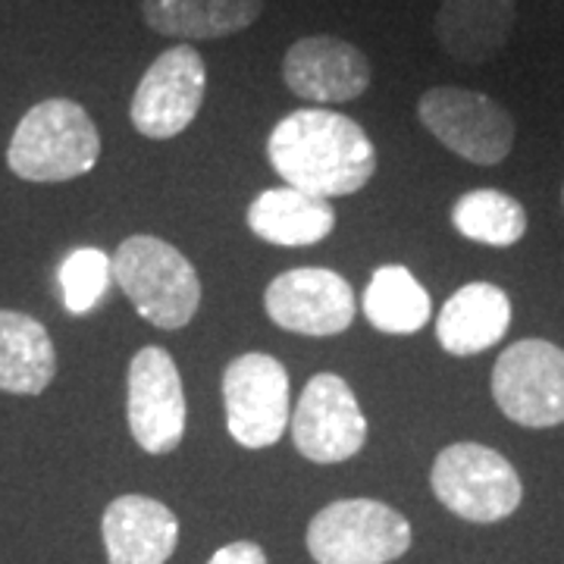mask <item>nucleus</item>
Returning <instances> with one entry per match:
<instances>
[{
    "mask_svg": "<svg viewBox=\"0 0 564 564\" xmlns=\"http://www.w3.org/2000/svg\"><path fill=\"white\" fill-rule=\"evenodd\" d=\"M207 564H267V555L258 543H248V540H239V543L223 545L214 552V558Z\"/></svg>",
    "mask_w": 564,
    "mask_h": 564,
    "instance_id": "5701e85b",
    "label": "nucleus"
},
{
    "mask_svg": "<svg viewBox=\"0 0 564 564\" xmlns=\"http://www.w3.org/2000/svg\"><path fill=\"white\" fill-rule=\"evenodd\" d=\"M289 423L295 448L314 464L348 462L367 443V417L339 373H314Z\"/></svg>",
    "mask_w": 564,
    "mask_h": 564,
    "instance_id": "9b49d317",
    "label": "nucleus"
},
{
    "mask_svg": "<svg viewBox=\"0 0 564 564\" xmlns=\"http://www.w3.org/2000/svg\"><path fill=\"white\" fill-rule=\"evenodd\" d=\"M129 399L126 417L132 440L148 455L176 452L185 436L188 404L180 367L161 345H144L129 361Z\"/></svg>",
    "mask_w": 564,
    "mask_h": 564,
    "instance_id": "1a4fd4ad",
    "label": "nucleus"
},
{
    "mask_svg": "<svg viewBox=\"0 0 564 564\" xmlns=\"http://www.w3.org/2000/svg\"><path fill=\"white\" fill-rule=\"evenodd\" d=\"M492 399L508 421L545 430L564 423V348L521 339L492 367Z\"/></svg>",
    "mask_w": 564,
    "mask_h": 564,
    "instance_id": "6e6552de",
    "label": "nucleus"
},
{
    "mask_svg": "<svg viewBox=\"0 0 564 564\" xmlns=\"http://www.w3.org/2000/svg\"><path fill=\"white\" fill-rule=\"evenodd\" d=\"M562 202H564V188H562Z\"/></svg>",
    "mask_w": 564,
    "mask_h": 564,
    "instance_id": "b1692460",
    "label": "nucleus"
},
{
    "mask_svg": "<svg viewBox=\"0 0 564 564\" xmlns=\"http://www.w3.org/2000/svg\"><path fill=\"white\" fill-rule=\"evenodd\" d=\"M57 373V351L44 323L0 311V392L41 395Z\"/></svg>",
    "mask_w": 564,
    "mask_h": 564,
    "instance_id": "6ab92c4d",
    "label": "nucleus"
},
{
    "mask_svg": "<svg viewBox=\"0 0 564 564\" xmlns=\"http://www.w3.org/2000/svg\"><path fill=\"white\" fill-rule=\"evenodd\" d=\"M207 95V66L192 44H176L163 51L158 61L148 66L139 88L132 95L129 117L135 132L144 139L166 141L185 132Z\"/></svg>",
    "mask_w": 564,
    "mask_h": 564,
    "instance_id": "9d476101",
    "label": "nucleus"
},
{
    "mask_svg": "<svg viewBox=\"0 0 564 564\" xmlns=\"http://www.w3.org/2000/svg\"><path fill=\"white\" fill-rule=\"evenodd\" d=\"M101 161V132L88 110L69 98L35 104L17 126L7 166L25 182H69Z\"/></svg>",
    "mask_w": 564,
    "mask_h": 564,
    "instance_id": "f03ea898",
    "label": "nucleus"
},
{
    "mask_svg": "<svg viewBox=\"0 0 564 564\" xmlns=\"http://www.w3.org/2000/svg\"><path fill=\"white\" fill-rule=\"evenodd\" d=\"M248 229L276 248H311L329 239L336 229V210L326 198L280 185L261 192L248 207Z\"/></svg>",
    "mask_w": 564,
    "mask_h": 564,
    "instance_id": "f3484780",
    "label": "nucleus"
},
{
    "mask_svg": "<svg viewBox=\"0 0 564 564\" xmlns=\"http://www.w3.org/2000/svg\"><path fill=\"white\" fill-rule=\"evenodd\" d=\"M361 304L364 317L370 321V326L380 333H389V336L421 333L433 317L430 292L402 263L377 267L367 289H364Z\"/></svg>",
    "mask_w": 564,
    "mask_h": 564,
    "instance_id": "aec40b11",
    "label": "nucleus"
},
{
    "mask_svg": "<svg viewBox=\"0 0 564 564\" xmlns=\"http://www.w3.org/2000/svg\"><path fill=\"white\" fill-rule=\"evenodd\" d=\"M267 161L285 185L329 202L355 195L373 180L377 148L351 117L326 107H302L273 126Z\"/></svg>",
    "mask_w": 564,
    "mask_h": 564,
    "instance_id": "f257e3e1",
    "label": "nucleus"
},
{
    "mask_svg": "<svg viewBox=\"0 0 564 564\" xmlns=\"http://www.w3.org/2000/svg\"><path fill=\"white\" fill-rule=\"evenodd\" d=\"M514 20V0H443L436 13V39L452 61L480 66L502 54Z\"/></svg>",
    "mask_w": 564,
    "mask_h": 564,
    "instance_id": "dca6fc26",
    "label": "nucleus"
},
{
    "mask_svg": "<svg viewBox=\"0 0 564 564\" xmlns=\"http://www.w3.org/2000/svg\"><path fill=\"white\" fill-rule=\"evenodd\" d=\"M110 280H113V258L107 251L91 248V245L69 251L66 261L61 263V289L66 311L76 317L95 311L107 295Z\"/></svg>",
    "mask_w": 564,
    "mask_h": 564,
    "instance_id": "4be33fe9",
    "label": "nucleus"
},
{
    "mask_svg": "<svg viewBox=\"0 0 564 564\" xmlns=\"http://www.w3.org/2000/svg\"><path fill=\"white\" fill-rule=\"evenodd\" d=\"M417 117L433 139L477 166L502 163L511 154L518 135L514 117L496 98L455 85L423 91Z\"/></svg>",
    "mask_w": 564,
    "mask_h": 564,
    "instance_id": "423d86ee",
    "label": "nucleus"
},
{
    "mask_svg": "<svg viewBox=\"0 0 564 564\" xmlns=\"http://www.w3.org/2000/svg\"><path fill=\"white\" fill-rule=\"evenodd\" d=\"M263 311L280 329L299 336H339L358 314L351 282L326 267L285 270L263 292Z\"/></svg>",
    "mask_w": 564,
    "mask_h": 564,
    "instance_id": "f8f14e48",
    "label": "nucleus"
},
{
    "mask_svg": "<svg viewBox=\"0 0 564 564\" xmlns=\"http://www.w3.org/2000/svg\"><path fill=\"white\" fill-rule=\"evenodd\" d=\"M282 82L311 104H345L370 88V61L361 47L336 35L299 39L282 57Z\"/></svg>",
    "mask_w": 564,
    "mask_h": 564,
    "instance_id": "ddd939ff",
    "label": "nucleus"
},
{
    "mask_svg": "<svg viewBox=\"0 0 564 564\" xmlns=\"http://www.w3.org/2000/svg\"><path fill=\"white\" fill-rule=\"evenodd\" d=\"M511 326V299L496 282H467L440 311L436 339L448 355L470 358L499 345Z\"/></svg>",
    "mask_w": 564,
    "mask_h": 564,
    "instance_id": "2eb2a0df",
    "label": "nucleus"
},
{
    "mask_svg": "<svg viewBox=\"0 0 564 564\" xmlns=\"http://www.w3.org/2000/svg\"><path fill=\"white\" fill-rule=\"evenodd\" d=\"M263 0H141L151 32L180 41H217L239 35L261 20Z\"/></svg>",
    "mask_w": 564,
    "mask_h": 564,
    "instance_id": "a211bd4d",
    "label": "nucleus"
},
{
    "mask_svg": "<svg viewBox=\"0 0 564 564\" xmlns=\"http://www.w3.org/2000/svg\"><path fill=\"white\" fill-rule=\"evenodd\" d=\"M452 226L467 242L489 248H511L524 239L527 210L518 198L499 188H474L464 192L452 207Z\"/></svg>",
    "mask_w": 564,
    "mask_h": 564,
    "instance_id": "412c9836",
    "label": "nucleus"
},
{
    "mask_svg": "<svg viewBox=\"0 0 564 564\" xmlns=\"http://www.w3.org/2000/svg\"><path fill=\"white\" fill-rule=\"evenodd\" d=\"M292 380L280 358L245 351L223 370L226 430L242 448H270L289 430Z\"/></svg>",
    "mask_w": 564,
    "mask_h": 564,
    "instance_id": "0eeeda50",
    "label": "nucleus"
},
{
    "mask_svg": "<svg viewBox=\"0 0 564 564\" xmlns=\"http://www.w3.org/2000/svg\"><path fill=\"white\" fill-rule=\"evenodd\" d=\"M408 549V518L377 499L326 505L307 524V552L317 564H389Z\"/></svg>",
    "mask_w": 564,
    "mask_h": 564,
    "instance_id": "39448f33",
    "label": "nucleus"
},
{
    "mask_svg": "<svg viewBox=\"0 0 564 564\" xmlns=\"http://www.w3.org/2000/svg\"><path fill=\"white\" fill-rule=\"evenodd\" d=\"M101 533L110 564H166L180 543V521L158 499L120 496L107 505Z\"/></svg>",
    "mask_w": 564,
    "mask_h": 564,
    "instance_id": "4468645a",
    "label": "nucleus"
},
{
    "mask_svg": "<svg viewBox=\"0 0 564 564\" xmlns=\"http://www.w3.org/2000/svg\"><path fill=\"white\" fill-rule=\"evenodd\" d=\"M113 280L158 329H182L202 307V280L180 248L158 236H129L113 254Z\"/></svg>",
    "mask_w": 564,
    "mask_h": 564,
    "instance_id": "7ed1b4c3",
    "label": "nucleus"
},
{
    "mask_svg": "<svg viewBox=\"0 0 564 564\" xmlns=\"http://www.w3.org/2000/svg\"><path fill=\"white\" fill-rule=\"evenodd\" d=\"M430 486L452 514L470 524L505 521L524 499V484L514 464L480 443L445 445L433 462Z\"/></svg>",
    "mask_w": 564,
    "mask_h": 564,
    "instance_id": "20e7f679",
    "label": "nucleus"
}]
</instances>
